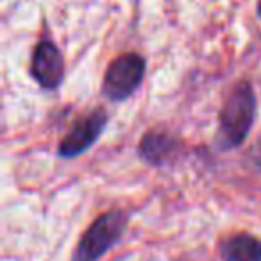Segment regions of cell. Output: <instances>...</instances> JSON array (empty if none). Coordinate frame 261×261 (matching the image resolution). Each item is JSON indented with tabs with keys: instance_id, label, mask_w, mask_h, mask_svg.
Returning <instances> with one entry per match:
<instances>
[{
	"instance_id": "obj_1",
	"label": "cell",
	"mask_w": 261,
	"mask_h": 261,
	"mask_svg": "<svg viewBox=\"0 0 261 261\" xmlns=\"http://www.w3.org/2000/svg\"><path fill=\"white\" fill-rule=\"evenodd\" d=\"M257 111V98L252 83L242 79L231 86L218 111L217 147L220 150H234L242 147L252 130Z\"/></svg>"
},
{
	"instance_id": "obj_2",
	"label": "cell",
	"mask_w": 261,
	"mask_h": 261,
	"mask_svg": "<svg viewBox=\"0 0 261 261\" xmlns=\"http://www.w3.org/2000/svg\"><path fill=\"white\" fill-rule=\"evenodd\" d=\"M129 215L120 207L100 213L81 234L70 261H98L122 240Z\"/></svg>"
},
{
	"instance_id": "obj_3",
	"label": "cell",
	"mask_w": 261,
	"mask_h": 261,
	"mask_svg": "<svg viewBox=\"0 0 261 261\" xmlns=\"http://www.w3.org/2000/svg\"><path fill=\"white\" fill-rule=\"evenodd\" d=\"M145 72L147 59L138 52H123L116 56L102 77V95L116 104L127 100L142 86Z\"/></svg>"
},
{
	"instance_id": "obj_4",
	"label": "cell",
	"mask_w": 261,
	"mask_h": 261,
	"mask_svg": "<svg viewBox=\"0 0 261 261\" xmlns=\"http://www.w3.org/2000/svg\"><path fill=\"white\" fill-rule=\"evenodd\" d=\"M109 115L106 108L98 106L91 111L81 115L75 122L70 125L68 133L61 138L58 145V156L61 160H75L81 154L90 150L102 136L104 129L108 127Z\"/></svg>"
},
{
	"instance_id": "obj_5",
	"label": "cell",
	"mask_w": 261,
	"mask_h": 261,
	"mask_svg": "<svg viewBox=\"0 0 261 261\" xmlns=\"http://www.w3.org/2000/svg\"><path fill=\"white\" fill-rule=\"evenodd\" d=\"M29 73L43 91H56L65 81V58L58 45L41 38L31 56Z\"/></svg>"
},
{
	"instance_id": "obj_6",
	"label": "cell",
	"mask_w": 261,
	"mask_h": 261,
	"mask_svg": "<svg viewBox=\"0 0 261 261\" xmlns=\"http://www.w3.org/2000/svg\"><path fill=\"white\" fill-rule=\"evenodd\" d=\"M182 142L167 129H149L138 142V158L150 167L170 165L179 156Z\"/></svg>"
},
{
	"instance_id": "obj_7",
	"label": "cell",
	"mask_w": 261,
	"mask_h": 261,
	"mask_svg": "<svg viewBox=\"0 0 261 261\" xmlns=\"http://www.w3.org/2000/svg\"><path fill=\"white\" fill-rule=\"evenodd\" d=\"M222 261H261V240L250 232H236L220 243Z\"/></svg>"
},
{
	"instance_id": "obj_8",
	"label": "cell",
	"mask_w": 261,
	"mask_h": 261,
	"mask_svg": "<svg viewBox=\"0 0 261 261\" xmlns=\"http://www.w3.org/2000/svg\"><path fill=\"white\" fill-rule=\"evenodd\" d=\"M249 160H250V163H252V167L257 168V170L261 172V138L257 140V142L254 143L252 147H250Z\"/></svg>"
},
{
	"instance_id": "obj_9",
	"label": "cell",
	"mask_w": 261,
	"mask_h": 261,
	"mask_svg": "<svg viewBox=\"0 0 261 261\" xmlns=\"http://www.w3.org/2000/svg\"><path fill=\"white\" fill-rule=\"evenodd\" d=\"M256 15L261 18V0H259V2H257V6H256Z\"/></svg>"
}]
</instances>
